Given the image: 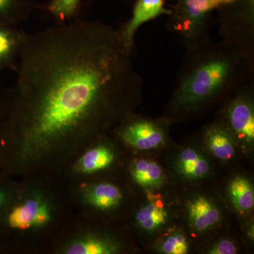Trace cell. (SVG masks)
I'll use <instances>...</instances> for the list:
<instances>
[{
  "instance_id": "obj_1",
  "label": "cell",
  "mask_w": 254,
  "mask_h": 254,
  "mask_svg": "<svg viewBox=\"0 0 254 254\" xmlns=\"http://www.w3.org/2000/svg\"><path fill=\"white\" fill-rule=\"evenodd\" d=\"M131 54L119 29L99 21L26 34L1 148L7 171L29 178L58 173L123 119L143 82Z\"/></svg>"
},
{
  "instance_id": "obj_2",
  "label": "cell",
  "mask_w": 254,
  "mask_h": 254,
  "mask_svg": "<svg viewBox=\"0 0 254 254\" xmlns=\"http://www.w3.org/2000/svg\"><path fill=\"white\" fill-rule=\"evenodd\" d=\"M172 100L176 110L191 112L254 82V55L210 37L187 48Z\"/></svg>"
},
{
  "instance_id": "obj_3",
  "label": "cell",
  "mask_w": 254,
  "mask_h": 254,
  "mask_svg": "<svg viewBox=\"0 0 254 254\" xmlns=\"http://www.w3.org/2000/svg\"><path fill=\"white\" fill-rule=\"evenodd\" d=\"M167 26L180 37L187 48L209 38L211 0H177Z\"/></svg>"
},
{
  "instance_id": "obj_4",
  "label": "cell",
  "mask_w": 254,
  "mask_h": 254,
  "mask_svg": "<svg viewBox=\"0 0 254 254\" xmlns=\"http://www.w3.org/2000/svg\"><path fill=\"white\" fill-rule=\"evenodd\" d=\"M218 9L222 41L254 55V0H235Z\"/></svg>"
},
{
  "instance_id": "obj_5",
  "label": "cell",
  "mask_w": 254,
  "mask_h": 254,
  "mask_svg": "<svg viewBox=\"0 0 254 254\" xmlns=\"http://www.w3.org/2000/svg\"><path fill=\"white\" fill-rule=\"evenodd\" d=\"M252 83L244 87L227 105V125L237 138L246 143L254 140V108L252 95Z\"/></svg>"
},
{
  "instance_id": "obj_6",
  "label": "cell",
  "mask_w": 254,
  "mask_h": 254,
  "mask_svg": "<svg viewBox=\"0 0 254 254\" xmlns=\"http://www.w3.org/2000/svg\"><path fill=\"white\" fill-rule=\"evenodd\" d=\"M51 218V208L47 200L35 196L23 200L11 209L7 222L11 228L27 230L43 226Z\"/></svg>"
},
{
  "instance_id": "obj_7",
  "label": "cell",
  "mask_w": 254,
  "mask_h": 254,
  "mask_svg": "<svg viewBox=\"0 0 254 254\" xmlns=\"http://www.w3.org/2000/svg\"><path fill=\"white\" fill-rule=\"evenodd\" d=\"M122 137L127 144L141 150L154 149L165 141L162 127L148 120H132L124 127Z\"/></svg>"
},
{
  "instance_id": "obj_8",
  "label": "cell",
  "mask_w": 254,
  "mask_h": 254,
  "mask_svg": "<svg viewBox=\"0 0 254 254\" xmlns=\"http://www.w3.org/2000/svg\"><path fill=\"white\" fill-rule=\"evenodd\" d=\"M171 10L165 8V0H136L131 18L119 28L125 46L133 52L135 35L138 28L143 23L163 15L169 16Z\"/></svg>"
},
{
  "instance_id": "obj_9",
  "label": "cell",
  "mask_w": 254,
  "mask_h": 254,
  "mask_svg": "<svg viewBox=\"0 0 254 254\" xmlns=\"http://www.w3.org/2000/svg\"><path fill=\"white\" fill-rule=\"evenodd\" d=\"M115 159L113 150L105 145L87 148L75 161L76 171L81 174H91L108 168Z\"/></svg>"
},
{
  "instance_id": "obj_10",
  "label": "cell",
  "mask_w": 254,
  "mask_h": 254,
  "mask_svg": "<svg viewBox=\"0 0 254 254\" xmlns=\"http://www.w3.org/2000/svg\"><path fill=\"white\" fill-rule=\"evenodd\" d=\"M189 218L197 231H205L215 225L220 219L218 208L203 196L190 201L188 205Z\"/></svg>"
},
{
  "instance_id": "obj_11",
  "label": "cell",
  "mask_w": 254,
  "mask_h": 254,
  "mask_svg": "<svg viewBox=\"0 0 254 254\" xmlns=\"http://www.w3.org/2000/svg\"><path fill=\"white\" fill-rule=\"evenodd\" d=\"M205 141L209 150L220 160H230L235 155L231 135L228 128L221 125H213L207 130Z\"/></svg>"
},
{
  "instance_id": "obj_12",
  "label": "cell",
  "mask_w": 254,
  "mask_h": 254,
  "mask_svg": "<svg viewBox=\"0 0 254 254\" xmlns=\"http://www.w3.org/2000/svg\"><path fill=\"white\" fill-rule=\"evenodd\" d=\"M87 203L100 210L118 206L123 199L121 190L110 183H101L88 189L85 193Z\"/></svg>"
},
{
  "instance_id": "obj_13",
  "label": "cell",
  "mask_w": 254,
  "mask_h": 254,
  "mask_svg": "<svg viewBox=\"0 0 254 254\" xmlns=\"http://www.w3.org/2000/svg\"><path fill=\"white\" fill-rule=\"evenodd\" d=\"M116 246L110 241L94 236L82 237L73 240L64 250L68 254H111L116 252Z\"/></svg>"
},
{
  "instance_id": "obj_14",
  "label": "cell",
  "mask_w": 254,
  "mask_h": 254,
  "mask_svg": "<svg viewBox=\"0 0 254 254\" xmlns=\"http://www.w3.org/2000/svg\"><path fill=\"white\" fill-rule=\"evenodd\" d=\"M179 171L189 179L203 178L208 174L210 166L208 162L192 148L182 152L177 161Z\"/></svg>"
},
{
  "instance_id": "obj_15",
  "label": "cell",
  "mask_w": 254,
  "mask_h": 254,
  "mask_svg": "<svg viewBox=\"0 0 254 254\" xmlns=\"http://www.w3.org/2000/svg\"><path fill=\"white\" fill-rule=\"evenodd\" d=\"M133 180L143 188H155L161 185L163 180V170L153 161L138 160L131 167Z\"/></svg>"
},
{
  "instance_id": "obj_16",
  "label": "cell",
  "mask_w": 254,
  "mask_h": 254,
  "mask_svg": "<svg viewBox=\"0 0 254 254\" xmlns=\"http://www.w3.org/2000/svg\"><path fill=\"white\" fill-rule=\"evenodd\" d=\"M26 34L8 29L0 25V65L18 58Z\"/></svg>"
},
{
  "instance_id": "obj_17",
  "label": "cell",
  "mask_w": 254,
  "mask_h": 254,
  "mask_svg": "<svg viewBox=\"0 0 254 254\" xmlns=\"http://www.w3.org/2000/svg\"><path fill=\"white\" fill-rule=\"evenodd\" d=\"M230 194L232 203L237 210L248 211L254 205V190L247 179L237 177L230 184Z\"/></svg>"
},
{
  "instance_id": "obj_18",
  "label": "cell",
  "mask_w": 254,
  "mask_h": 254,
  "mask_svg": "<svg viewBox=\"0 0 254 254\" xmlns=\"http://www.w3.org/2000/svg\"><path fill=\"white\" fill-rule=\"evenodd\" d=\"M136 219L142 228L151 231L156 230L166 222L168 213L161 203L158 201L150 202L138 210Z\"/></svg>"
},
{
  "instance_id": "obj_19",
  "label": "cell",
  "mask_w": 254,
  "mask_h": 254,
  "mask_svg": "<svg viewBox=\"0 0 254 254\" xmlns=\"http://www.w3.org/2000/svg\"><path fill=\"white\" fill-rule=\"evenodd\" d=\"M81 0H52L49 11L58 19L65 22L77 12Z\"/></svg>"
},
{
  "instance_id": "obj_20",
  "label": "cell",
  "mask_w": 254,
  "mask_h": 254,
  "mask_svg": "<svg viewBox=\"0 0 254 254\" xmlns=\"http://www.w3.org/2000/svg\"><path fill=\"white\" fill-rule=\"evenodd\" d=\"M160 251L166 254H186L189 246L185 235L176 232L167 237L160 245Z\"/></svg>"
},
{
  "instance_id": "obj_21",
  "label": "cell",
  "mask_w": 254,
  "mask_h": 254,
  "mask_svg": "<svg viewBox=\"0 0 254 254\" xmlns=\"http://www.w3.org/2000/svg\"><path fill=\"white\" fill-rule=\"evenodd\" d=\"M26 14L21 11L18 0H0V18L11 23L24 19Z\"/></svg>"
},
{
  "instance_id": "obj_22",
  "label": "cell",
  "mask_w": 254,
  "mask_h": 254,
  "mask_svg": "<svg viewBox=\"0 0 254 254\" xmlns=\"http://www.w3.org/2000/svg\"><path fill=\"white\" fill-rule=\"evenodd\" d=\"M236 253V246L234 245L231 241L227 240L219 242L208 252L210 254H235Z\"/></svg>"
},
{
  "instance_id": "obj_23",
  "label": "cell",
  "mask_w": 254,
  "mask_h": 254,
  "mask_svg": "<svg viewBox=\"0 0 254 254\" xmlns=\"http://www.w3.org/2000/svg\"><path fill=\"white\" fill-rule=\"evenodd\" d=\"M7 201V195L4 190H0V216L4 210V206H6Z\"/></svg>"
},
{
  "instance_id": "obj_24",
  "label": "cell",
  "mask_w": 254,
  "mask_h": 254,
  "mask_svg": "<svg viewBox=\"0 0 254 254\" xmlns=\"http://www.w3.org/2000/svg\"><path fill=\"white\" fill-rule=\"evenodd\" d=\"M227 1H235V0H227Z\"/></svg>"
}]
</instances>
